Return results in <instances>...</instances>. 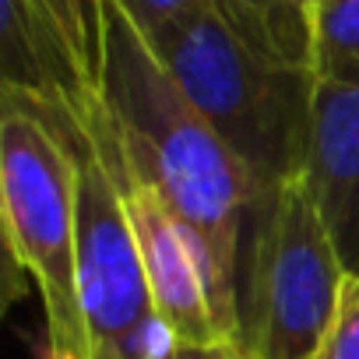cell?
Returning a JSON list of instances; mask_svg holds the SVG:
<instances>
[{
    "label": "cell",
    "mask_w": 359,
    "mask_h": 359,
    "mask_svg": "<svg viewBox=\"0 0 359 359\" xmlns=\"http://www.w3.org/2000/svg\"><path fill=\"white\" fill-rule=\"evenodd\" d=\"M53 25L71 43L85 78L102 92V36H106V0H39Z\"/></svg>",
    "instance_id": "8fae6325"
},
{
    "label": "cell",
    "mask_w": 359,
    "mask_h": 359,
    "mask_svg": "<svg viewBox=\"0 0 359 359\" xmlns=\"http://www.w3.org/2000/svg\"><path fill=\"white\" fill-rule=\"evenodd\" d=\"M0 229L8 299H15V275H25L43 299L53 359H85L74 155L39 113L15 99L0 102Z\"/></svg>",
    "instance_id": "3957f363"
},
{
    "label": "cell",
    "mask_w": 359,
    "mask_h": 359,
    "mask_svg": "<svg viewBox=\"0 0 359 359\" xmlns=\"http://www.w3.org/2000/svg\"><path fill=\"white\" fill-rule=\"evenodd\" d=\"M102 99L158 194L191 233L222 334L240 338L236 282L257 191L116 0H106Z\"/></svg>",
    "instance_id": "6da1fadb"
},
{
    "label": "cell",
    "mask_w": 359,
    "mask_h": 359,
    "mask_svg": "<svg viewBox=\"0 0 359 359\" xmlns=\"http://www.w3.org/2000/svg\"><path fill=\"white\" fill-rule=\"evenodd\" d=\"M158 359H257V355L240 338H222V341H201V345L176 341Z\"/></svg>",
    "instance_id": "5bb4252c"
},
{
    "label": "cell",
    "mask_w": 359,
    "mask_h": 359,
    "mask_svg": "<svg viewBox=\"0 0 359 359\" xmlns=\"http://www.w3.org/2000/svg\"><path fill=\"white\" fill-rule=\"evenodd\" d=\"M78 120L88 130V137L95 141L99 155L106 158L116 187H120L158 320L165 324V331L176 341H191V345L222 341L226 334L212 310L198 247H194L191 233L184 229V222L176 219V212L158 194L155 180L137 162L109 102L102 95H95L85 109H78Z\"/></svg>",
    "instance_id": "8992f818"
},
{
    "label": "cell",
    "mask_w": 359,
    "mask_h": 359,
    "mask_svg": "<svg viewBox=\"0 0 359 359\" xmlns=\"http://www.w3.org/2000/svg\"><path fill=\"white\" fill-rule=\"evenodd\" d=\"M116 4L127 11V18L137 25V32L148 36V32H155V29L176 22V18L198 11L208 0H116Z\"/></svg>",
    "instance_id": "4fadbf2b"
},
{
    "label": "cell",
    "mask_w": 359,
    "mask_h": 359,
    "mask_svg": "<svg viewBox=\"0 0 359 359\" xmlns=\"http://www.w3.org/2000/svg\"><path fill=\"white\" fill-rule=\"evenodd\" d=\"M313 359H359V275L345 278L338 313Z\"/></svg>",
    "instance_id": "7c38bea8"
},
{
    "label": "cell",
    "mask_w": 359,
    "mask_h": 359,
    "mask_svg": "<svg viewBox=\"0 0 359 359\" xmlns=\"http://www.w3.org/2000/svg\"><path fill=\"white\" fill-rule=\"evenodd\" d=\"M22 106L39 113L67 141L78 169V299L88 345L85 359H158L176 338L155 313L137 240L106 158L74 109Z\"/></svg>",
    "instance_id": "5b68a950"
},
{
    "label": "cell",
    "mask_w": 359,
    "mask_h": 359,
    "mask_svg": "<svg viewBox=\"0 0 359 359\" xmlns=\"http://www.w3.org/2000/svg\"><path fill=\"white\" fill-rule=\"evenodd\" d=\"M0 85L11 99L74 113L102 95L39 0H0Z\"/></svg>",
    "instance_id": "ba28073f"
},
{
    "label": "cell",
    "mask_w": 359,
    "mask_h": 359,
    "mask_svg": "<svg viewBox=\"0 0 359 359\" xmlns=\"http://www.w3.org/2000/svg\"><path fill=\"white\" fill-rule=\"evenodd\" d=\"M313 4H317V0H306V8H313Z\"/></svg>",
    "instance_id": "9a60e30c"
},
{
    "label": "cell",
    "mask_w": 359,
    "mask_h": 359,
    "mask_svg": "<svg viewBox=\"0 0 359 359\" xmlns=\"http://www.w3.org/2000/svg\"><path fill=\"white\" fill-rule=\"evenodd\" d=\"M310 71L359 78V0H317L310 8Z\"/></svg>",
    "instance_id": "30bf717a"
},
{
    "label": "cell",
    "mask_w": 359,
    "mask_h": 359,
    "mask_svg": "<svg viewBox=\"0 0 359 359\" xmlns=\"http://www.w3.org/2000/svg\"><path fill=\"white\" fill-rule=\"evenodd\" d=\"M303 176L341 268L359 275V78L313 74Z\"/></svg>",
    "instance_id": "52a82bcc"
},
{
    "label": "cell",
    "mask_w": 359,
    "mask_h": 359,
    "mask_svg": "<svg viewBox=\"0 0 359 359\" xmlns=\"http://www.w3.org/2000/svg\"><path fill=\"white\" fill-rule=\"evenodd\" d=\"M144 43L240 158L257 198L303 172L313 71L261 53L212 0Z\"/></svg>",
    "instance_id": "7a4b0ae2"
},
{
    "label": "cell",
    "mask_w": 359,
    "mask_h": 359,
    "mask_svg": "<svg viewBox=\"0 0 359 359\" xmlns=\"http://www.w3.org/2000/svg\"><path fill=\"white\" fill-rule=\"evenodd\" d=\"M212 4L261 53L310 71V8H306V0H212Z\"/></svg>",
    "instance_id": "9c48e42d"
},
{
    "label": "cell",
    "mask_w": 359,
    "mask_h": 359,
    "mask_svg": "<svg viewBox=\"0 0 359 359\" xmlns=\"http://www.w3.org/2000/svg\"><path fill=\"white\" fill-rule=\"evenodd\" d=\"M348 271L320 222L306 176L257 198L240 254V341L257 359H313Z\"/></svg>",
    "instance_id": "277c9868"
}]
</instances>
